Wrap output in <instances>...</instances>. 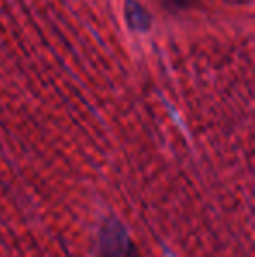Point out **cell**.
Here are the masks:
<instances>
[{"label": "cell", "mask_w": 255, "mask_h": 257, "mask_svg": "<svg viewBox=\"0 0 255 257\" xmlns=\"http://www.w3.org/2000/svg\"><path fill=\"white\" fill-rule=\"evenodd\" d=\"M177 2H178V4H187L189 0H177Z\"/></svg>", "instance_id": "2"}, {"label": "cell", "mask_w": 255, "mask_h": 257, "mask_svg": "<svg viewBox=\"0 0 255 257\" xmlns=\"http://www.w3.org/2000/svg\"><path fill=\"white\" fill-rule=\"evenodd\" d=\"M98 257H140L126 227L117 219H107L100 227Z\"/></svg>", "instance_id": "1"}]
</instances>
